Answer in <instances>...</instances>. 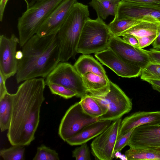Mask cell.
Segmentation results:
<instances>
[{
    "mask_svg": "<svg viewBox=\"0 0 160 160\" xmlns=\"http://www.w3.org/2000/svg\"><path fill=\"white\" fill-rule=\"evenodd\" d=\"M42 78L25 81L14 94L12 115L7 134L12 145H29L34 139L44 100Z\"/></svg>",
    "mask_w": 160,
    "mask_h": 160,
    "instance_id": "6da1fadb",
    "label": "cell"
},
{
    "mask_svg": "<svg viewBox=\"0 0 160 160\" xmlns=\"http://www.w3.org/2000/svg\"><path fill=\"white\" fill-rule=\"evenodd\" d=\"M23 57L19 60L16 75L17 83L46 78L60 62L57 33L44 37L36 34L22 47Z\"/></svg>",
    "mask_w": 160,
    "mask_h": 160,
    "instance_id": "7a4b0ae2",
    "label": "cell"
},
{
    "mask_svg": "<svg viewBox=\"0 0 160 160\" xmlns=\"http://www.w3.org/2000/svg\"><path fill=\"white\" fill-rule=\"evenodd\" d=\"M89 16L88 6L77 2L73 6L57 33L60 62L67 61L77 53L81 33Z\"/></svg>",
    "mask_w": 160,
    "mask_h": 160,
    "instance_id": "3957f363",
    "label": "cell"
},
{
    "mask_svg": "<svg viewBox=\"0 0 160 160\" xmlns=\"http://www.w3.org/2000/svg\"><path fill=\"white\" fill-rule=\"evenodd\" d=\"M64 0H42L28 8L18 18L19 44L22 47L33 35L52 11Z\"/></svg>",
    "mask_w": 160,
    "mask_h": 160,
    "instance_id": "277c9868",
    "label": "cell"
},
{
    "mask_svg": "<svg viewBox=\"0 0 160 160\" xmlns=\"http://www.w3.org/2000/svg\"><path fill=\"white\" fill-rule=\"evenodd\" d=\"M112 34L108 25L99 17L89 18L85 22L80 37L77 53L88 55L108 49Z\"/></svg>",
    "mask_w": 160,
    "mask_h": 160,
    "instance_id": "5b68a950",
    "label": "cell"
},
{
    "mask_svg": "<svg viewBox=\"0 0 160 160\" xmlns=\"http://www.w3.org/2000/svg\"><path fill=\"white\" fill-rule=\"evenodd\" d=\"M110 84L109 91L106 95L101 97L92 96L108 109L105 114L98 118V120L113 121L121 118L132 109V99L117 85L111 81Z\"/></svg>",
    "mask_w": 160,
    "mask_h": 160,
    "instance_id": "8992f818",
    "label": "cell"
},
{
    "mask_svg": "<svg viewBox=\"0 0 160 160\" xmlns=\"http://www.w3.org/2000/svg\"><path fill=\"white\" fill-rule=\"evenodd\" d=\"M46 84L53 83L75 91L76 97L81 98L87 94L81 76L70 63L61 62L46 77Z\"/></svg>",
    "mask_w": 160,
    "mask_h": 160,
    "instance_id": "52a82bcc",
    "label": "cell"
},
{
    "mask_svg": "<svg viewBox=\"0 0 160 160\" xmlns=\"http://www.w3.org/2000/svg\"><path fill=\"white\" fill-rule=\"evenodd\" d=\"M83 110L79 102L71 106L62 118L59 125L58 134L64 141L74 135L85 126L98 121Z\"/></svg>",
    "mask_w": 160,
    "mask_h": 160,
    "instance_id": "ba28073f",
    "label": "cell"
},
{
    "mask_svg": "<svg viewBox=\"0 0 160 160\" xmlns=\"http://www.w3.org/2000/svg\"><path fill=\"white\" fill-rule=\"evenodd\" d=\"M122 119L113 121L91 144L92 152L96 159L112 160L114 158V149L118 137Z\"/></svg>",
    "mask_w": 160,
    "mask_h": 160,
    "instance_id": "9c48e42d",
    "label": "cell"
},
{
    "mask_svg": "<svg viewBox=\"0 0 160 160\" xmlns=\"http://www.w3.org/2000/svg\"><path fill=\"white\" fill-rule=\"evenodd\" d=\"M108 47L126 62L142 69L150 62L147 50L132 46L119 36L112 34Z\"/></svg>",
    "mask_w": 160,
    "mask_h": 160,
    "instance_id": "30bf717a",
    "label": "cell"
},
{
    "mask_svg": "<svg viewBox=\"0 0 160 160\" xmlns=\"http://www.w3.org/2000/svg\"><path fill=\"white\" fill-rule=\"evenodd\" d=\"M19 42V39L14 34L10 38L0 36V73L5 81L17 72L18 61L15 55Z\"/></svg>",
    "mask_w": 160,
    "mask_h": 160,
    "instance_id": "8fae6325",
    "label": "cell"
},
{
    "mask_svg": "<svg viewBox=\"0 0 160 160\" xmlns=\"http://www.w3.org/2000/svg\"><path fill=\"white\" fill-rule=\"evenodd\" d=\"M95 56L102 63L119 76L130 78L141 75L142 68L126 62L109 48L95 53Z\"/></svg>",
    "mask_w": 160,
    "mask_h": 160,
    "instance_id": "7c38bea8",
    "label": "cell"
},
{
    "mask_svg": "<svg viewBox=\"0 0 160 160\" xmlns=\"http://www.w3.org/2000/svg\"><path fill=\"white\" fill-rule=\"evenodd\" d=\"M127 146L143 148H160V125L146 124L134 128Z\"/></svg>",
    "mask_w": 160,
    "mask_h": 160,
    "instance_id": "4fadbf2b",
    "label": "cell"
},
{
    "mask_svg": "<svg viewBox=\"0 0 160 160\" xmlns=\"http://www.w3.org/2000/svg\"><path fill=\"white\" fill-rule=\"evenodd\" d=\"M77 0H64L51 13L42 23L36 34L44 37L57 33Z\"/></svg>",
    "mask_w": 160,
    "mask_h": 160,
    "instance_id": "5bb4252c",
    "label": "cell"
},
{
    "mask_svg": "<svg viewBox=\"0 0 160 160\" xmlns=\"http://www.w3.org/2000/svg\"><path fill=\"white\" fill-rule=\"evenodd\" d=\"M147 16L160 20V8L139 5L121 0L114 19H141Z\"/></svg>",
    "mask_w": 160,
    "mask_h": 160,
    "instance_id": "9a60e30c",
    "label": "cell"
},
{
    "mask_svg": "<svg viewBox=\"0 0 160 160\" xmlns=\"http://www.w3.org/2000/svg\"><path fill=\"white\" fill-rule=\"evenodd\" d=\"M160 122V111H138L122 120L118 137L138 126L146 124H157Z\"/></svg>",
    "mask_w": 160,
    "mask_h": 160,
    "instance_id": "2e32d148",
    "label": "cell"
},
{
    "mask_svg": "<svg viewBox=\"0 0 160 160\" xmlns=\"http://www.w3.org/2000/svg\"><path fill=\"white\" fill-rule=\"evenodd\" d=\"M110 120H98L81 129L66 142L71 146L81 145L96 137L104 131L112 123Z\"/></svg>",
    "mask_w": 160,
    "mask_h": 160,
    "instance_id": "e0dca14e",
    "label": "cell"
},
{
    "mask_svg": "<svg viewBox=\"0 0 160 160\" xmlns=\"http://www.w3.org/2000/svg\"><path fill=\"white\" fill-rule=\"evenodd\" d=\"M86 90L90 95L103 97L109 92L110 82L108 77L102 76L88 72L81 76Z\"/></svg>",
    "mask_w": 160,
    "mask_h": 160,
    "instance_id": "ac0fdd59",
    "label": "cell"
},
{
    "mask_svg": "<svg viewBox=\"0 0 160 160\" xmlns=\"http://www.w3.org/2000/svg\"><path fill=\"white\" fill-rule=\"evenodd\" d=\"M73 66L81 76L87 72H91L100 76H107L102 66L92 56L88 54L81 56Z\"/></svg>",
    "mask_w": 160,
    "mask_h": 160,
    "instance_id": "d6986e66",
    "label": "cell"
},
{
    "mask_svg": "<svg viewBox=\"0 0 160 160\" xmlns=\"http://www.w3.org/2000/svg\"><path fill=\"white\" fill-rule=\"evenodd\" d=\"M160 31V20L150 17L128 29L123 33L132 35L136 37L158 35Z\"/></svg>",
    "mask_w": 160,
    "mask_h": 160,
    "instance_id": "ffe728a7",
    "label": "cell"
},
{
    "mask_svg": "<svg viewBox=\"0 0 160 160\" xmlns=\"http://www.w3.org/2000/svg\"><path fill=\"white\" fill-rule=\"evenodd\" d=\"M79 102L84 112L93 118H98L105 114L108 110L105 106L90 94L82 97Z\"/></svg>",
    "mask_w": 160,
    "mask_h": 160,
    "instance_id": "44dd1931",
    "label": "cell"
},
{
    "mask_svg": "<svg viewBox=\"0 0 160 160\" xmlns=\"http://www.w3.org/2000/svg\"><path fill=\"white\" fill-rule=\"evenodd\" d=\"M14 94L7 92L0 98V128L1 132L9 128L12 115Z\"/></svg>",
    "mask_w": 160,
    "mask_h": 160,
    "instance_id": "7402d4cb",
    "label": "cell"
},
{
    "mask_svg": "<svg viewBox=\"0 0 160 160\" xmlns=\"http://www.w3.org/2000/svg\"><path fill=\"white\" fill-rule=\"evenodd\" d=\"M120 0H92L89 3L96 11L98 17L105 20L110 15L115 16Z\"/></svg>",
    "mask_w": 160,
    "mask_h": 160,
    "instance_id": "603a6c76",
    "label": "cell"
},
{
    "mask_svg": "<svg viewBox=\"0 0 160 160\" xmlns=\"http://www.w3.org/2000/svg\"><path fill=\"white\" fill-rule=\"evenodd\" d=\"M150 17L147 16L141 19H113L108 26L112 35L119 37L128 29Z\"/></svg>",
    "mask_w": 160,
    "mask_h": 160,
    "instance_id": "cb8c5ba5",
    "label": "cell"
},
{
    "mask_svg": "<svg viewBox=\"0 0 160 160\" xmlns=\"http://www.w3.org/2000/svg\"><path fill=\"white\" fill-rule=\"evenodd\" d=\"M125 156L128 160H160V153L149 148L130 147Z\"/></svg>",
    "mask_w": 160,
    "mask_h": 160,
    "instance_id": "d4e9b609",
    "label": "cell"
},
{
    "mask_svg": "<svg viewBox=\"0 0 160 160\" xmlns=\"http://www.w3.org/2000/svg\"><path fill=\"white\" fill-rule=\"evenodd\" d=\"M24 146L12 145L8 148L1 150L0 155L4 160H24Z\"/></svg>",
    "mask_w": 160,
    "mask_h": 160,
    "instance_id": "484cf974",
    "label": "cell"
},
{
    "mask_svg": "<svg viewBox=\"0 0 160 160\" xmlns=\"http://www.w3.org/2000/svg\"><path fill=\"white\" fill-rule=\"evenodd\" d=\"M141 79H147L160 80V64L150 62L142 69Z\"/></svg>",
    "mask_w": 160,
    "mask_h": 160,
    "instance_id": "4316f807",
    "label": "cell"
},
{
    "mask_svg": "<svg viewBox=\"0 0 160 160\" xmlns=\"http://www.w3.org/2000/svg\"><path fill=\"white\" fill-rule=\"evenodd\" d=\"M58 154L56 151L44 145L38 147L33 160H59Z\"/></svg>",
    "mask_w": 160,
    "mask_h": 160,
    "instance_id": "83f0119b",
    "label": "cell"
},
{
    "mask_svg": "<svg viewBox=\"0 0 160 160\" xmlns=\"http://www.w3.org/2000/svg\"><path fill=\"white\" fill-rule=\"evenodd\" d=\"M46 85L48 86L52 94L65 99H68L77 96V94L75 91L61 85L53 83H49Z\"/></svg>",
    "mask_w": 160,
    "mask_h": 160,
    "instance_id": "f1b7e54d",
    "label": "cell"
},
{
    "mask_svg": "<svg viewBox=\"0 0 160 160\" xmlns=\"http://www.w3.org/2000/svg\"><path fill=\"white\" fill-rule=\"evenodd\" d=\"M72 152V157L77 160H90V151L86 143H84Z\"/></svg>",
    "mask_w": 160,
    "mask_h": 160,
    "instance_id": "f546056e",
    "label": "cell"
},
{
    "mask_svg": "<svg viewBox=\"0 0 160 160\" xmlns=\"http://www.w3.org/2000/svg\"><path fill=\"white\" fill-rule=\"evenodd\" d=\"M134 129H132L126 133L118 138L114 146V152H119L127 144Z\"/></svg>",
    "mask_w": 160,
    "mask_h": 160,
    "instance_id": "4dcf8cb0",
    "label": "cell"
},
{
    "mask_svg": "<svg viewBox=\"0 0 160 160\" xmlns=\"http://www.w3.org/2000/svg\"><path fill=\"white\" fill-rule=\"evenodd\" d=\"M139 5L160 8V0H120Z\"/></svg>",
    "mask_w": 160,
    "mask_h": 160,
    "instance_id": "1f68e13d",
    "label": "cell"
},
{
    "mask_svg": "<svg viewBox=\"0 0 160 160\" xmlns=\"http://www.w3.org/2000/svg\"><path fill=\"white\" fill-rule=\"evenodd\" d=\"M158 35H152L142 37H136L138 43L139 47L142 48L152 44Z\"/></svg>",
    "mask_w": 160,
    "mask_h": 160,
    "instance_id": "d6a6232c",
    "label": "cell"
},
{
    "mask_svg": "<svg viewBox=\"0 0 160 160\" xmlns=\"http://www.w3.org/2000/svg\"><path fill=\"white\" fill-rule=\"evenodd\" d=\"M150 60V62L160 64V50L151 48L147 50Z\"/></svg>",
    "mask_w": 160,
    "mask_h": 160,
    "instance_id": "836d02e7",
    "label": "cell"
},
{
    "mask_svg": "<svg viewBox=\"0 0 160 160\" xmlns=\"http://www.w3.org/2000/svg\"><path fill=\"white\" fill-rule=\"evenodd\" d=\"M122 39L125 42L136 47L139 48L138 41L135 36L126 33L122 35Z\"/></svg>",
    "mask_w": 160,
    "mask_h": 160,
    "instance_id": "e575fe53",
    "label": "cell"
},
{
    "mask_svg": "<svg viewBox=\"0 0 160 160\" xmlns=\"http://www.w3.org/2000/svg\"><path fill=\"white\" fill-rule=\"evenodd\" d=\"M6 81L0 73V98H2L8 92L5 85Z\"/></svg>",
    "mask_w": 160,
    "mask_h": 160,
    "instance_id": "d590c367",
    "label": "cell"
},
{
    "mask_svg": "<svg viewBox=\"0 0 160 160\" xmlns=\"http://www.w3.org/2000/svg\"><path fill=\"white\" fill-rule=\"evenodd\" d=\"M143 81L149 83L151 85L153 89L160 92V80L147 79L144 80Z\"/></svg>",
    "mask_w": 160,
    "mask_h": 160,
    "instance_id": "8d00e7d4",
    "label": "cell"
},
{
    "mask_svg": "<svg viewBox=\"0 0 160 160\" xmlns=\"http://www.w3.org/2000/svg\"><path fill=\"white\" fill-rule=\"evenodd\" d=\"M8 0H0V21L2 22L6 4Z\"/></svg>",
    "mask_w": 160,
    "mask_h": 160,
    "instance_id": "74e56055",
    "label": "cell"
},
{
    "mask_svg": "<svg viewBox=\"0 0 160 160\" xmlns=\"http://www.w3.org/2000/svg\"><path fill=\"white\" fill-rule=\"evenodd\" d=\"M153 48L160 49V31L159 34L152 43Z\"/></svg>",
    "mask_w": 160,
    "mask_h": 160,
    "instance_id": "f35d334b",
    "label": "cell"
},
{
    "mask_svg": "<svg viewBox=\"0 0 160 160\" xmlns=\"http://www.w3.org/2000/svg\"><path fill=\"white\" fill-rule=\"evenodd\" d=\"M25 2L27 8L30 7L37 2L42 0H24Z\"/></svg>",
    "mask_w": 160,
    "mask_h": 160,
    "instance_id": "ab89813d",
    "label": "cell"
},
{
    "mask_svg": "<svg viewBox=\"0 0 160 160\" xmlns=\"http://www.w3.org/2000/svg\"><path fill=\"white\" fill-rule=\"evenodd\" d=\"M23 53L22 51L18 50L16 51L15 57L18 61L22 59L23 57Z\"/></svg>",
    "mask_w": 160,
    "mask_h": 160,
    "instance_id": "60d3db41",
    "label": "cell"
},
{
    "mask_svg": "<svg viewBox=\"0 0 160 160\" xmlns=\"http://www.w3.org/2000/svg\"><path fill=\"white\" fill-rule=\"evenodd\" d=\"M149 149H152L154 151L158 152L160 153V148H150Z\"/></svg>",
    "mask_w": 160,
    "mask_h": 160,
    "instance_id": "b9f144b4",
    "label": "cell"
},
{
    "mask_svg": "<svg viewBox=\"0 0 160 160\" xmlns=\"http://www.w3.org/2000/svg\"><path fill=\"white\" fill-rule=\"evenodd\" d=\"M158 124L160 125V122Z\"/></svg>",
    "mask_w": 160,
    "mask_h": 160,
    "instance_id": "7bdbcfd3",
    "label": "cell"
}]
</instances>
